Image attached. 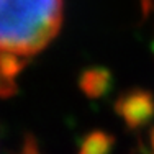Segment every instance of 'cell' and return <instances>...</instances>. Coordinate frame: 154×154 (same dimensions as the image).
<instances>
[{"label": "cell", "instance_id": "cell-2", "mask_svg": "<svg viewBox=\"0 0 154 154\" xmlns=\"http://www.w3.org/2000/svg\"><path fill=\"white\" fill-rule=\"evenodd\" d=\"M13 89H15L13 79L7 77L2 71H0V95H7L10 92H13Z\"/></svg>", "mask_w": 154, "mask_h": 154}, {"label": "cell", "instance_id": "cell-1", "mask_svg": "<svg viewBox=\"0 0 154 154\" xmlns=\"http://www.w3.org/2000/svg\"><path fill=\"white\" fill-rule=\"evenodd\" d=\"M62 0H0V71L13 79L56 38Z\"/></svg>", "mask_w": 154, "mask_h": 154}]
</instances>
